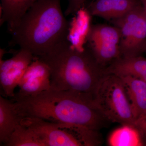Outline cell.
<instances>
[{
	"mask_svg": "<svg viewBox=\"0 0 146 146\" xmlns=\"http://www.w3.org/2000/svg\"><path fill=\"white\" fill-rule=\"evenodd\" d=\"M144 53H146V42L144 47Z\"/></svg>",
	"mask_w": 146,
	"mask_h": 146,
	"instance_id": "obj_21",
	"label": "cell"
},
{
	"mask_svg": "<svg viewBox=\"0 0 146 146\" xmlns=\"http://www.w3.org/2000/svg\"><path fill=\"white\" fill-rule=\"evenodd\" d=\"M21 124L29 127L44 146H83L72 133L55 123L40 118H22Z\"/></svg>",
	"mask_w": 146,
	"mask_h": 146,
	"instance_id": "obj_7",
	"label": "cell"
},
{
	"mask_svg": "<svg viewBox=\"0 0 146 146\" xmlns=\"http://www.w3.org/2000/svg\"><path fill=\"white\" fill-rule=\"evenodd\" d=\"M12 99L21 119L33 117L55 123L85 146L93 143L111 122L90 94L50 88L36 96Z\"/></svg>",
	"mask_w": 146,
	"mask_h": 146,
	"instance_id": "obj_1",
	"label": "cell"
},
{
	"mask_svg": "<svg viewBox=\"0 0 146 146\" xmlns=\"http://www.w3.org/2000/svg\"><path fill=\"white\" fill-rule=\"evenodd\" d=\"M105 72L119 76H131L146 82V58L141 56L120 57L106 68Z\"/></svg>",
	"mask_w": 146,
	"mask_h": 146,
	"instance_id": "obj_13",
	"label": "cell"
},
{
	"mask_svg": "<svg viewBox=\"0 0 146 146\" xmlns=\"http://www.w3.org/2000/svg\"><path fill=\"white\" fill-rule=\"evenodd\" d=\"M140 1L143 6L144 16L146 21V0H140Z\"/></svg>",
	"mask_w": 146,
	"mask_h": 146,
	"instance_id": "obj_20",
	"label": "cell"
},
{
	"mask_svg": "<svg viewBox=\"0 0 146 146\" xmlns=\"http://www.w3.org/2000/svg\"><path fill=\"white\" fill-rule=\"evenodd\" d=\"M5 146H44L29 127L20 124L13 131Z\"/></svg>",
	"mask_w": 146,
	"mask_h": 146,
	"instance_id": "obj_17",
	"label": "cell"
},
{
	"mask_svg": "<svg viewBox=\"0 0 146 146\" xmlns=\"http://www.w3.org/2000/svg\"><path fill=\"white\" fill-rule=\"evenodd\" d=\"M94 101L111 122L137 129L124 84L119 76H105L95 93Z\"/></svg>",
	"mask_w": 146,
	"mask_h": 146,
	"instance_id": "obj_4",
	"label": "cell"
},
{
	"mask_svg": "<svg viewBox=\"0 0 146 146\" xmlns=\"http://www.w3.org/2000/svg\"><path fill=\"white\" fill-rule=\"evenodd\" d=\"M39 57L51 72L50 89L90 94L94 96L106 74L105 67L98 63L89 46L82 51L71 47L68 41Z\"/></svg>",
	"mask_w": 146,
	"mask_h": 146,
	"instance_id": "obj_2",
	"label": "cell"
},
{
	"mask_svg": "<svg viewBox=\"0 0 146 146\" xmlns=\"http://www.w3.org/2000/svg\"><path fill=\"white\" fill-rule=\"evenodd\" d=\"M21 118L18 115L13 101L3 96H0V143L4 146L13 131L21 124Z\"/></svg>",
	"mask_w": 146,
	"mask_h": 146,
	"instance_id": "obj_15",
	"label": "cell"
},
{
	"mask_svg": "<svg viewBox=\"0 0 146 146\" xmlns=\"http://www.w3.org/2000/svg\"><path fill=\"white\" fill-rule=\"evenodd\" d=\"M34 57L30 52L21 48L11 58L0 59V84L4 96H14L15 89Z\"/></svg>",
	"mask_w": 146,
	"mask_h": 146,
	"instance_id": "obj_8",
	"label": "cell"
},
{
	"mask_svg": "<svg viewBox=\"0 0 146 146\" xmlns=\"http://www.w3.org/2000/svg\"><path fill=\"white\" fill-rule=\"evenodd\" d=\"M50 78L49 66L39 57L35 56L21 78L18 84L19 91L13 98L33 96L49 90Z\"/></svg>",
	"mask_w": 146,
	"mask_h": 146,
	"instance_id": "obj_9",
	"label": "cell"
},
{
	"mask_svg": "<svg viewBox=\"0 0 146 146\" xmlns=\"http://www.w3.org/2000/svg\"><path fill=\"white\" fill-rule=\"evenodd\" d=\"M39 0H1V26L7 23L8 31L13 32L24 15Z\"/></svg>",
	"mask_w": 146,
	"mask_h": 146,
	"instance_id": "obj_14",
	"label": "cell"
},
{
	"mask_svg": "<svg viewBox=\"0 0 146 146\" xmlns=\"http://www.w3.org/2000/svg\"><path fill=\"white\" fill-rule=\"evenodd\" d=\"M75 14L69 22L68 40L72 48L82 51L91 28V15L84 6Z\"/></svg>",
	"mask_w": 146,
	"mask_h": 146,
	"instance_id": "obj_11",
	"label": "cell"
},
{
	"mask_svg": "<svg viewBox=\"0 0 146 146\" xmlns=\"http://www.w3.org/2000/svg\"><path fill=\"white\" fill-rule=\"evenodd\" d=\"M119 77L124 84L136 121L146 115V82L132 76Z\"/></svg>",
	"mask_w": 146,
	"mask_h": 146,
	"instance_id": "obj_12",
	"label": "cell"
},
{
	"mask_svg": "<svg viewBox=\"0 0 146 146\" xmlns=\"http://www.w3.org/2000/svg\"><path fill=\"white\" fill-rule=\"evenodd\" d=\"M109 144L111 146H146V141L137 129L122 125L110 136Z\"/></svg>",
	"mask_w": 146,
	"mask_h": 146,
	"instance_id": "obj_16",
	"label": "cell"
},
{
	"mask_svg": "<svg viewBox=\"0 0 146 146\" xmlns=\"http://www.w3.org/2000/svg\"><path fill=\"white\" fill-rule=\"evenodd\" d=\"M69 26L62 12L60 0H39L11 33V44L40 57L68 41Z\"/></svg>",
	"mask_w": 146,
	"mask_h": 146,
	"instance_id": "obj_3",
	"label": "cell"
},
{
	"mask_svg": "<svg viewBox=\"0 0 146 146\" xmlns=\"http://www.w3.org/2000/svg\"><path fill=\"white\" fill-rule=\"evenodd\" d=\"M121 38L120 29L115 26L102 24L91 26L87 41L100 65L106 67L121 57L119 46Z\"/></svg>",
	"mask_w": 146,
	"mask_h": 146,
	"instance_id": "obj_6",
	"label": "cell"
},
{
	"mask_svg": "<svg viewBox=\"0 0 146 146\" xmlns=\"http://www.w3.org/2000/svg\"><path fill=\"white\" fill-rule=\"evenodd\" d=\"M119 29L121 57L141 56L146 42V21L141 3L121 18L112 21Z\"/></svg>",
	"mask_w": 146,
	"mask_h": 146,
	"instance_id": "obj_5",
	"label": "cell"
},
{
	"mask_svg": "<svg viewBox=\"0 0 146 146\" xmlns=\"http://www.w3.org/2000/svg\"><path fill=\"white\" fill-rule=\"evenodd\" d=\"M68 4L65 10V16L75 14L82 7L84 6L86 0H68Z\"/></svg>",
	"mask_w": 146,
	"mask_h": 146,
	"instance_id": "obj_18",
	"label": "cell"
},
{
	"mask_svg": "<svg viewBox=\"0 0 146 146\" xmlns=\"http://www.w3.org/2000/svg\"><path fill=\"white\" fill-rule=\"evenodd\" d=\"M141 3L140 0H94L87 8L91 16L113 21L125 16Z\"/></svg>",
	"mask_w": 146,
	"mask_h": 146,
	"instance_id": "obj_10",
	"label": "cell"
},
{
	"mask_svg": "<svg viewBox=\"0 0 146 146\" xmlns=\"http://www.w3.org/2000/svg\"><path fill=\"white\" fill-rule=\"evenodd\" d=\"M144 119H146V115H145V116H144L143 117L141 118V119H138V120H137V121H138V120H144Z\"/></svg>",
	"mask_w": 146,
	"mask_h": 146,
	"instance_id": "obj_22",
	"label": "cell"
},
{
	"mask_svg": "<svg viewBox=\"0 0 146 146\" xmlns=\"http://www.w3.org/2000/svg\"><path fill=\"white\" fill-rule=\"evenodd\" d=\"M136 125L137 129L146 136V119L136 121Z\"/></svg>",
	"mask_w": 146,
	"mask_h": 146,
	"instance_id": "obj_19",
	"label": "cell"
}]
</instances>
